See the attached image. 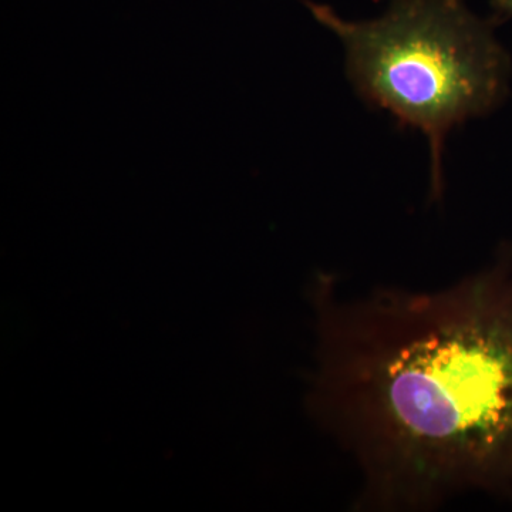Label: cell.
Returning <instances> with one entry per match:
<instances>
[{"instance_id": "1", "label": "cell", "mask_w": 512, "mask_h": 512, "mask_svg": "<svg viewBox=\"0 0 512 512\" xmlns=\"http://www.w3.org/2000/svg\"><path fill=\"white\" fill-rule=\"evenodd\" d=\"M313 406L355 467L352 510L512 505V242L441 288L320 279Z\"/></svg>"}, {"instance_id": "2", "label": "cell", "mask_w": 512, "mask_h": 512, "mask_svg": "<svg viewBox=\"0 0 512 512\" xmlns=\"http://www.w3.org/2000/svg\"><path fill=\"white\" fill-rule=\"evenodd\" d=\"M343 43L357 94L429 143L430 195L444 190L443 156L451 131L488 116L510 93V53L464 0H393L380 18L352 22L305 2Z\"/></svg>"}, {"instance_id": "3", "label": "cell", "mask_w": 512, "mask_h": 512, "mask_svg": "<svg viewBox=\"0 0 512 512\" xmlns=\"http://www.w3.org/2000/svg\"><path fill=\"white\" fill-rule=\"evenodd\" d=\"M490 5L498 22L512 18V0H490Z\"/></svg>"}]
</instances>
